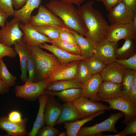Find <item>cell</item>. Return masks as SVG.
Here are the masks:
<instances>
[{"mask_svg": "<svg viewBox=\"0 0 136 136\" xmlns=\"http://www.w3.org/2000/svg\"><path fill=\"white\" fill-rule=\"evenodd\" d=\"M89 2L77 9L84 26V36L94 46L106 40L109 26L101 13Z\"/></svg>", "mask_w": 136, "mask_h": 136, "instance_id": "1", "label": "cell"}, {"mask_svg": "<svg viewBox=\"0 0 136 136\" xmlns=\"http://www.w3.org/2000/svg\"><path fill=\"white\" fill-rule=\"evenodd\" d=\"M46 6L59 18L69 29L84 36V26L83 21L77 9L72 4L59 0H51Z\"/></svg>", "mask_w": 136, "mask_h": 136, "instance_id": "2", "label": "cell"}, {"mask_svg": "<svg viewBox=\"0 0 136 136\" xmlns=\"http://www.w3.org/2000/svg\"><path fill=\"white\" fill-rule=\"evenodd\" d=\"M30 46L37 69L35 82H38L47 78L61 64L53 54L43 51L39 46Z\"/></svg>", "mask_w": 136, "mask_h": 136, "instance_id": "3", "label": "cell"}, {"mask_svg": "<svg viewBox=\"0 0 136 136\" xmlns=\"http://www.w3.org/2000/svg\"><path fill=\"white\" fill-rule=\"evenodd\" d=\"M124 116L121 112L112 114L108 118L99 123L91 126L81 127L77 136H103L104 132H112L117 133L118 131L115 128V124L118 120Z\"/></svg>", "mask_w": 136, "mask_h": 136, "instance_id": "4", "label": "cell"}, {"mask_svg": "<svg viewBox=\"0 0 136 136\" xmlns=\"http://www.w3.org/2000/svg\"><path fill=\"white\" fill-rule=\"evenodd\" d=\"M20 22L14 18L6 22L5 26L0 30V43L11 47L21 40L23 33L20 28Z\"/></svg>", "mask_w": 136, "mask_h": 136, "instance_id": "5", "label": "cell"}, {"mask_svg": "<svg viewBox=\"0 0 136 136\" xmlns=\"http://www.w3.org/2000/svg\"><path fill=\"white\" fill-rule=\"evenodd\" d=\"M21 86H16V95L29 101H34L39 96L44 94L48 84L45 79L36 82L27 81Z\"/></svg>", "mask_w": 136, "mask_h": 136, "instance_id": "6", "label": "cell"}, {"mask_svg": "<svg viewBox=\"0 0 136 136\" xmlns=\"http://www.w3.org/2000/svg\"><path fill=\"white\" fill-rule=\"evenodd\" d=\"M29 23L32 26L53 25L66 27L59 18L43 5H40L36 15L31 16Z\"/></svg>", "mask_w": 136, "mask_h": 136, "instance_id": "7", "label": "cell"}, {"mask_svg": "<svg viewBox=\"0 0 136 136\" xmlns=\"http://www.w3.org/2000/svg\"><path fill=\"white\" fill-rule=\"evenodd\" d=\"M104 101L108 103L111 109L118 110L123 113L124 119L122 122L123 124H126L136 117V104L128 98L121 96Z\"/></svg>", "mask_w": 136, "mask_h": 136, "instance_id": "8", "label": "cell"}, {"mask_svg": "<svg viewBox=\"0 0 136 136\" xmlns=\"http://www.w3.org/2000/svg\"><path fill=\"white\" fill-rule=\"evenodd\" d=\"M79 112L82 119L90 117L98 112L111 109L100 102H95L82 96L72 102Z\"/></svg>", "mask_w": 136, "mask_h": 136, "instance_id": "9", "label": "cell"}, {"mask_svg": "<svg viewBox=\"0 0 136 136\" xmlns=\"http://www.w3.org/2000/svg\"><path fill=\"white\" fill-rule=\"evenodd\" d=\"M79 61L60 64L45 79L48 84L55 81L76 79Z\"/></svg>", "mask_w": 136, "mask_h": 136, "instance_id": "10", "label": "cell"}, {"mask_svg": "<svg viewBox=\"0 0 136 136\" xmlns=\"http://www.w3.org/2000/svg\"><path fill=\"white\" fill-rule=\"evenodd\" d=\"M127 39H136V29L130 23L109 25L106 40L117 43L121 40Z\"/></svg>", "mask_w": 136, "mask_h": 136, "instance_id": "11", "label": "cell"}, {"mask_svg": "<svg viewBox=\"0 0 136 136\" xmlns=\"http://www.w3.org/2000/svg\"><path fill=\"white\" fill-rule=\"evenodd\" d=\"M109 11L107 16L111 25L130 23L135 13L122 2Z\"/></svg>", "mask_w": 136, "mask_h": 136, "instance_id": "12", "label": "cell"}, {"mask_svg": "<svg viewBox=\"0 0 136 136\" xmlns=\"http://www.w3.org/2000/svg\"><path fill=\"white\" fill-rule=\"evenodd\" d=\"M117 46V43L106 40L95 46L93 56L108 65L116 61V50Z\"/></svg>", "mask_w": 136, "mask_h": 136, "instance_id": "13", "label": "cell"}, {"mask_svg": "<svg viewBox=\"0 0 136 136\" xmlns=\"http://www.w3.org/2000/svg\"><path fill=\"white\" fill-rule=\"evenodd\" d=\"M20 28L23 33L22 40L29 45L39 46L45 42L51 43V39L37 31L29 23H20Z\"/></svg>", "mask_w": 136, "mask_h": 136, "instance_id": "14", "label": "cell"}, {"mask_svg": "<svg viewBox=\"0 0 136 136\" xmlns=\"http://www.w3.org/2000/svg\"><path fill=\"white\" fill-rule=\"evenodd\" d=\"M126 69L116 61L106 65L99 74L103 81L121 84Z\"/></svg>", "mask_w": 136, "mask_h": 136, "instance_id": "15", "label": "cell"}, {"mask_svg": "<svg viewBox=\"0 0 136 136\" xmlns=\"http://www.w3.org/2000/svg\"><path fill=\"white\" fill-rule=\"evenodd\" d=\"M121 96H122L121 84L103 81L97 94V100L98 101H104Z\"/></svg>", "mask_w": 136, "mask_h": 136, "instance_id": "16", "label": "cell"}, {"mask_svg": "<svg viewBox=\"0 0 136 136\" xmlns=\"http://www.w3.org/2000/svg\"><path fill=\"white\" fill-rule=\"evenodd\" d=\"M103 82L99 74L93 75L82 85V96L93 101L97 102V96Z\"/></svg>", "mask_w": 136, "mask_h": 136, "instance_id": "17", "label": "cell"}, {"mask_svg": "<svg viewBox=\"0 0 136 136\" xmlns=\"http://www.w3.org/2000/svg\"><path fill=\"white\" fill-rule=\"evenodd\" d=\"M13 48L14 50L19 57L21 72L20 79L25 83L27 81V63L28 58L31 53L30 46L27 44L22 39L16 43Z\"/></svg>", "mask_w": 136, "mask_h": 136, "instance_id": "18", "label": "cell"}, {"mask_svg": "<svg viewBox=\"0 0 136 136\" xmlns=\"http://www.w3.org/2000/svg\"><path fill=\"white\" fill-rule=\"evenodd\" d=\"M28 119L24 118L19 123L9 121L8 116L0 117V128L8 133L7 136H24L27 134L26 124Z\"/></svg>", "mask_w": 136, "mask_h": 136, "instance_id": "19", "label": "cell"}, {"mask_svg": "<svg viewBox=\"0 0 136 136\" xmlns=\"http://www.w3.org/2000/svg\"><path fill=\"white\" fill-rule=\"evenodd\" d=\"M62 105L54 97L49 96L44 110L45 123L47 125L54 126L58 118L62 109Z\"/></svg>", "mask_w": 136, "mask_h": 136, "instance_id": "20", "label": "cell"}, {"mask_svg": "<svg viewBox=\"0 0 136 136\" xmlns=\"http://www.w3.org/2000/svg\"><path fill=\"white\" fill-rule=\"evenodd\" d=\"M39 47L46 49L52 52L57 58L61 64H65L70 62L84 59L86 58L81 55L71 54L52 44L48 45L45 43L40 45Z\"/></svg>", "mask_w": 136, "mask_h": 136, "instance_id": "21", "label": "cell"}, {"mask_svg": "<svg viewBox=\"0 0 136 136\" xmlns=\"http://www.w3.org/2000/svg\"><path fill=\"white\" fill-rule=\"evenodd\" d=\"M41 0H27L20 9L14 10L13 16L23 24L29 23L31 14L35 9L39 8Z\"/></svg>", "mask_w": 136, "mask_h": 136, "instance_id": "22", "label": "cell"}, {"mask_svg": "<svg viewBox=\"0 0 136 136\" xmlns=\"http://www.w3.org/2000/svg\"><path fill=\"white\" fill-rule=\"evenodd\" d=\"M49 95L43 94L38 97L39 108L36 120L31 131L27 133L28 136H36L39 130L44 126L45 124L44 110L46 105Z\"/></svg>", "mask_w": 136, "mask_h": 136, "instance_id": "23", "label": "cell"}, {"mask_svg": "<svg viewBox=\"0 0 136 136\" xmlns=\"http://www.w3.org/2000/svg\"><path fill=\"white\" fill-rule=\"evenodd\" d=\"M81 118L79 112L72 102H65L62 105L61 112L56 124L74 121Z\"/></svg>", "mask_w": 136, "mask_h": 136, "instance_id": "24", "label": "cell"}, {"mask_svg": "<svg viewBox=\"0 0 136 136\" xmlns=\"http://www.w3.org/2000/svg\"><path fill=\"white\" fill-rule=\"evenodd\" d=\"M44 94L50 96L58 97L65 102H72L82 96L81 88H71L59 91H54L45 90Z\"/></svg>", "mask_w": 136, "mask_h": 136, "instance_id": "25", "label": "cell"}, {"mask_svg": "<svg viewBox=\"0 0 136 136\" xmlns=\"http://www.w3.org/2000/svg\"><path fill=\"white\" fill-rule=\"evenodd\" d=\"M105 110L99 111L90 117L75 121L63 123L66 129V136H77L79 129L87 122L93 120L95 117L105 113Z\"/></svg>", "mask_w": 136, "mask_h": 136, "instance_id": "26", "label": "cell"}, {"mask_svg": "<svg viewBox=\"0 0 136 136\" xmlns=\"http://www.w3.org/2000/svg\"><path fill=\"white\" fill-rule=\"evenodd\" d=\"M69 29L76 39L81 51V55L86 58L92 56L94 48V47L93 44L84 36L80 35L72 30Z\"/></svg>", "mask_w": 136, "mask_h": 136, "instance_id": "27", "label": "cell"}, {"mask_svg": "<svg viewBox=\"0 0 136 136\" xmlns=\"http://www.w3.org/2000/svg\"><path fill=\"white\" fill-rule=\"evenodd\" d=\"M82 85L76 79L57 81L48 84L45 90L59 91L71 88H81Z\"/></svg>", "mask_w": 136, "mask_h": 136, "instance_id": "28", "label": "cell"}, {"mask_svg": "<svg viewBox=\"0 0 136 136\" xmlns=\"http://www.w3.org/2000/svg\"><path fill=\"white\" fill-rule=\"evenodd\" d=\"M135 40L127 39L122 47L116 48V56L118 59H127L136 53Z\"/></svg>", "mask_w": 136, "mask_h": 136, "instance_id": "29", "label": "cell"}, {"mask_svg": "<svg viewBox=\"0 0 136 136\" xmlns=\"http://www.w3.org/2000/svg\"><path fill=\"white\" fill-rule=\"evenodd\" d=\"M136 71L126 69L121 83L122 96L128 98Z\"/></svg>", "mask_w": 136, "mask_h": 136, "instance_id": "30", "label": "cell"}, {"mask_svg": "<svg viewBox=\"0 0 136 136\" xmlns=\"http://www.w3.org/2000/svg\"><path fill=\"white\" fill-rule=\"evenodd\" d=\"M92 75L91 71L84 59L79 60L76 79L78 82L82 84Z\"/></svg>", "mask_w": 136, "mask_h": 136, "instance_id": "31", "label": "cell"}, {"mask_svg": "<svg viewBox=\"0 0 136 136\" xmlns=\"http://www.w3.org/2000/svg\"><path fill=\"white\" fill-rule=\"evenodd\" d=\"M51 43L69 53L81 55L79 48L71 43L63 41L59 38L56 40L51 39Z\"/></svg>", "mask_w": 136, "mask_h": 136, "instance_id": "32", "label": "cell"}, {"mask_svg": "<svg viewBox=\"0 0 136 136\" xmlns=\"http://www.w3.org/2000/svg\"><path fill=\"white\" fill-rule=\"evenodd\" d=\"M0 78L9 87L14 86L17 78L8 70L3 58L0 59Z\"/></svg>", "mask_w": 136, "mask_h": 136, "instance_id": "33", "label": "cell"}, {"mask_svg": "<svg viewBox=\"0 0 136 136\" xmlns=\"http://www.w3.org/2000/svg\"><path fill=\"white\" fill-rule=\"evenodd\" d=\"M33 27L37 31L52 40H56L59 38V30L61 27H62L53 25Z\"/></svg>", "mask_w": 136, "mask_h": 136, "instance_id": "34", "label": "cell"}, {"mask_svg": "<svg viewBox=\"0 0 136 136\" xmlns=\"http://www.w3.org/2000/svg\"><path fill=\"white\" fill-rule=\"evenodd\" d=\"M84 60L91 71L92 75L99 74L106 65L93 56L86 58Z\"/></svg>", "mask_w": 136, "mask_h": 136, "instance_id": "35", "label": "cell"}, {"mask_svg": "<svg viewBox=\"0 0 136 136\" xmlns=\"http://www.w3.org/2000/svg\"><path fill=\"white\" fill-rule=\"evenodd\" d=\"M27 69L28 72V77L27 81L35 82L37 76V69L32 52L28 58Z\"/></svg>", "mask_w": 136, "mask_h": 136, "instance_id": "36", "label": "cell"}, {"mask_svg": "<svg viewBox=\"0 0 136 136\" xmlns=\"http://www.w3.org/2000/svg\"><path fill=\"white\" fill-rule=\"evenodd\" d=\"M126 124V126L122 131L112 136H125L128 135L136 136V117L131 119Z\"/></svg>", "mask_w": 136, "mask_h": 136, "instance_id": "37", "label": "cell"}, {"mask_svg": "<svg viewBox=\"0 0 136 136\" xmlns=\"http://www.w3.org/2000/svg\"><path fill=\"white\" fill-rule=\"evenodd\" d=\"M59 39L63 41L71 43L78 47L74 36L67 27L60 28L59 31Z\"/></svg>", "mask_w": 136, "mask_h": 136, "instance_id": "38", "label": "cell"}, {"mask_svg": "<svg viewBox=\"0 0 136 136\" xmlns=\"http://www.w3.org/2000/svg\"><path fill=\"white\" fill-rule=\"evenodd\" d=\"M116 61L126 69L136 71V53L125 59H116Z\"/></svg>", "mask_w": 136, "mask_h": 136, "instance_id": "39", "label": "cell"}, {"mask_svg": "<svg viewBox=\"0 0 136 136\" xmlns=\"http://www.w3.org/2000/svg\"><path fill=\"white\" fill-rule=\"evenodd\" d=\"M59 133V130L54 126L47 125L42 127L38 131L36 136H55Z\"/></svg>", "mask_w": 136, "mask_h": 136, "instance_id": "40", "label": "cell"}, {"mask_svg": "<svg viewBox=\"0 0 136 136\" xmlns=\"http://www.w3.org/2000/svg\"><path fill=\"white\" fill-rule=\"evenodd\" d=\"M12 0H0V8L5 11L9 17L13 16L14 10Z\"/></svg>", "mask_w": 136, "mask_h": 136, "instance_id": "41", "label": "cell"}, {"mask_svg": "<svg viewBox=\"0 0 136 136\" xmlns=\"http://www.w3.org/2000/svg\"><path fill=\"white\" fill-rule=\"evenodd\" d=\"M17 54L13 48L6 46L0 43V59L6 56L13 58Z\"/></svg>", "mask_w": 136, "mask_h": 136, "instance_id": "42", "label": "cell"}, {"mask_svg": "<svg viewBox=\"0 0 136 136\" xmlns=\"http://www.w3.org/2000/svg\"><path fill=\"white\" fill-rule=\"evenodd\" d=\"M8 118L9 121L15 123L20 122L23 120L21 113L17 111L11 112L9 114Z\"/></svg>", "mask_w": 136, "mask_h": 136, "instance_id": "43", "label": "cell"}, {"mask_svg": "<svg viewBox=\"0 0 136 136\" xmlns=\"http://www.w3.org/2000/svg\"><path fill=\"white\" fill-rule=\"evenodd\" d=\"M128 98L136 104V74L134 76Z\"/></svg>", "mask_w": 136, "mask_h": 136, "instance_id": "44", "label": "cell"}, {"mask_svg": "<svg viewBox=\"0 0 136 136\" xmlns=\"http://www.w3.org/2000/svg\"><path fill=\"white\" fill-rule=\"evenodd\" d=\"M106 9L109 11L114 7L122 2V0H101Z\"/></svg>", "mask_w": 136, "mask_h": 136, "instance_id": "45", "label": "cell"}, {"mask_svg": "<svg viewBox=\"0 0 136 136\" xmlns=\"http://www.w3.org/2000/svg\"><path fill=\"white\" fill-rule=\"evenodd\" d=\"M122 1L134 12H136V0H122Z\"/></svg>", "mask_w": 136, "mask_h": 136, "instance_id": "46", "label": "cell"}, {"mask_svg": "<svg viewBox=\"0 0 136 136\" xmlns=\"http://www.w3.org/2000/svg\"><path fill=\"white\" fill-rule=\"evenodd\" d=\"M8 17V15L0 8V26L2 28L5 26L6 21Z\"/></svg>", "mask_w": 136, "mask_h": 136, "instance_id": "47", "label": "cell"}, {"mask_svg": "<svg viewBox=\"0 0 136 136\" xmlns=\"http://www.w3.org/2000/svg\"><path fill=\"white\" fill-rule=\"evenodd\" d=\"M27 0H12L13 7L16 10L21 8L25 4Z\"/></svg>", "mask_w": 136, "mask_h": 136, "instance_id": "48", "label": "cell"}, {"mask_svg": "<svg viewBox=\"0 0 136 136\" xmlns=\"http://www.w3.org/2000/svg\"><path fill=\"white\" fill-rule=\"evenodd\" d=\"M9 87L0 78V95L8 93Z\"/></svg>", "mask_w": 136, "mask_h": 136, "instance_id": "49", "label": "cell"}, {"mask_svg": "<svg viewBox=\"0 0 136 136\" xmlns=\"http://www.w3.org/2000/svg\"><path fill=\"white\" fill-rule=\"evenodd\" d=\"M67 3L75 4L78 7L80 6L81 4L85 0H59Z\"/></svg>", "mask_w": 136, "mask_h": 136, "instance_id": "50", "label": "cell"}, {"mask_svg": "<svg viewBox=\"0 0 136 136\" xmlns=\"http://www.w3.org/2000/svg\"><path fill=\"white\" fill-rule=\"evenodd\" d=\"M130 24L136 29V12L134 13L133 15Z\"/></svg>", "mask_w": 136, "mask_h": 136, "instance_id": "51", "label": "cell"}, {"mask_svg": "<svg viewBox=\"0 0 136 136\" xmlns=\"http://www.w3.org/2000/svg\"><path fill=\"white\" fill-rule=\"evenodd\" d=\"M66 136V131H64L59 133L58 136Z\"/></svg>", "mask_w": 136, "mask_h": 136, "instance_id": "52", "label": "cell"}, {"mask_svg": "<svg viewBox=\"0 0 136 136\" xmlns=\"http://www.w3.org/2000/svg\"><path fill=\"white\" fill-rule=\"evenodd\" d=\"M94 0L96 1H101V0Z\"/></svg>", "mask_w": 136, "mask_h": 136, "instance_id": "53", "label": "cell"}]
</instances>
